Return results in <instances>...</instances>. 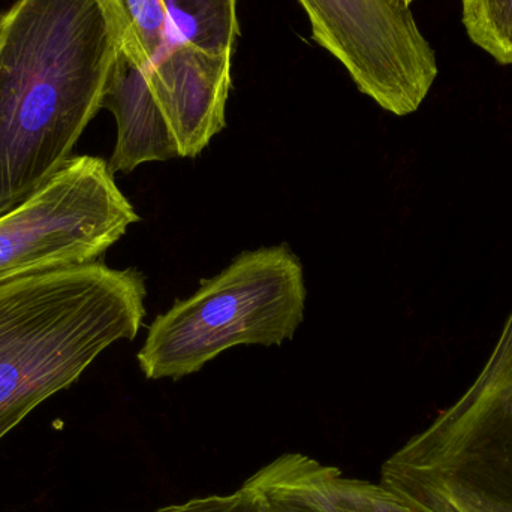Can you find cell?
I'll use <instances>...</instances> for the list:
<instances>
[{
    "instance_id": "obj_1",
    "label": "cell",
    "mask_w": 512,
    "mask_h": 512,
    "mask_svg": "<svg viewBox=\"0 0 512 512\" xmlns=\"http://www.w3.org/2000/svg\"><path fill=\"white\" fill-rule=\"evenodd\" d=\"M117 51L101 0H17L0 15V216L71 161Z\"/></svg>"
},
{
    "instance_id": "obj_7",
    "label": "cell",
    "mask_w": 512,
    "mask_h": 512,
    "mask_svg": "<svg viewBox=\"0 0 512 512\" xmlns=\"http://www.w3.org/2000/svg\"><path fill=\"white\" fill-rule=\"evenodd\" d=\"M233 54L173 42L147 68L150 89L179 144L180 158H197L225 128Z\"/></svg>"
},
{
    "instance_id": "obj_11",
    "label": "cell",
    "mask_w": 512,
    "mask_h": 512,
    "mask_svg": "<svg viewBox=\"0 0 512 512\" xmlns=\"http://www.w3.org/2000/svg\"><path fill=\"white\" fill-rule=\"evenodd\" d=\"M469 38L501 65H512V0H462Z\"/></svg>"
},
{
    "instance_id": "obj_3",
    "label": "cell",
    "mask_w": 512,
    "mask_h": 512,
    "mask_svg": "<svg viewBox=\"0 0 512 512\" xmlns=\"http://www.w3.org/2000/svg\"><path fill=\"white\" fill-rule=\"evenodd\" d=\"M415 512H512V310L471 387L381 469Z\"/></svg>"
},
{
    "instance_id": "obj_5",
    "label": "cell",
    "mask_w": 512,
    "mask_h": 512,
    "mask_svg": "<svg viewBox=\"0 0 512 512\" xmlns=\"http://www.w3.org/2000/svg\"><path fill=\"white\" fill-rule=\"evenodd\" d=\"M138 221L104 159L72 156L50 182L0 216V282L99 261Z\"/></svg>"
},
{
    "instance_id": "obj_10",
    "label": "cell",
    "mask_w": 512,
    "mask_h": 512,
    "mask_svg": "<svg viewBox=\"0 0 512 512\" xmlns=\"http://www.w3.org/2000/svg\"><path fill=\"white\" fill-rule=\"evenodd\" d=\"M125 51L147 69L170 44L167 12L161 0H101Z\"/></svg>"
},
{
    "instance_id": "obj_8",
    "label": "cell",
    "mask_w": 512,
    "mask_h": 512,
    "mask_svg": "<svg viewBox=\"0 0 512 512\" xmlns=\"http://www.w3.org/2000/svg\"><path fill=\"white\" fill-rule=\"evenodd\" d=\"M102 108L113 113L117 141L108 161L111 173H132L146 162L180 158L179 144L150 89L147 69L117 51Z\"/></svg>"
},
{
    "instance_id": "obj_2",
    "label": "cell",
    "mask_w": 512,
    "mask_h": 512,
    "mask_svg": "<svg viewBox=\"0 0 512 512\" xmlns=\"http://www.w3.org/2000/svg\"><path fill=\"white\" fill-rule=\"evenodd\" d=\"M146 295L143 273L101 261L0 282V441L105 349L134 340Z\"/></svg>"
},
{
    "instance_id": "obj_12",
    "label": "cell",
    "mask_w": 512,
    "mask_h": 512,
    "mask_svg": "<svg viewBox=\"0 0 512 512\" xmlns=\"http://www.w3.org/2000/svg\"><path fill=\"white\" fill-rule=\"evenodd\" d=\"M156 512H267V501L261 490L246 481L233 495L192 499Z\"/></svg>"
},
{
    "instance_id": "obj_4",
    "label": "cell",
    "mask_w": 512,
    "mask_h": 512,
    "mask_svg": "<svg viewBox=\"0 0 512 512\" xmlns=\"http://www.w3.org/2000/svg\"><path fill=\"white\" fill-rule=\"evenodd\" d=\"M306 309L304 270L286 245L243 252L149 327L137 360L147 379L200 372L237 345H282Z\"/></svg>"
},
{
    "instance_id": "obj_9",
    "label": "cell",
    "mask_w": 512,
    "mask_h": 512,
    "mask_svg": "<svg viewBox=\"0 0 512 512\" xmlns=\"http://www.w3.org/2000/svg\"><path fill=\"white\" fill-rule=\"evenodd\" d=\"M173 42L209 53H234L240 35L237 0H161Z\"/></svg>"
},
{
    "instance_id": "obj_13",
    "label": "cell",
    "mask_w": 512,
    "mask_h": 512,
    "mask_svg": "<svg viewBox=\"0 0 512 512\" xmlns=\"http://www.w3.org/2000/svg\"><path fill=\"white\" fill-rule=\"evenodd\" d=\"M409 2H411V3H412V0H409Z\"/></svg>"
},
{
    "instance_id": "obj_6",
    "label": "cell",
    "mask_w": 512,
    "mask_h": 512,
    "mask_svg": "<svg viewBox=\"0 0 512 512\" xmlns=\"http://www.w3.org/2000/svg\"><path fill=\"white\" fill-rule=\"evenodd\" d=\"M312 36L336 57L358 90L396 116L429 95L438 62L409 0H298Z\"/></svg>"
}]
</instances>
